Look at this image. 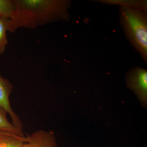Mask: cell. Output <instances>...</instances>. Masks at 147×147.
<instances>
[{"instance_id":"obj_3","label":"cell","mask_w":147,"mask_h":147,"mask_svg":"<svg viewBox=\"0 0 147 147\" xmlns=\"http://www.w3.org/2000/svg\"><path fill=\"white\" fill-rule=\"evenodd\" d=\"M126 82L127 86L135 93L142 102L146 103L147 70L139 67H132L127 73Z\"/></svg>"},{"instance_id":"obj_7","label":"cell","mask_w":147,"mask_h":147,"mask_svg":"<svg viewBox=\"0 0 147 147\" xmlns=\"http://www.w3.org/2000/svg\"><path fill=\"white\" fill-rule=\"evenodd\" d=\"M26 137L11 133L0 135V147H21L26 142Z\"/></svg>"},{"instance_id":"obj_4","label":"cell","mask_w":147,"mask_h":147,"mask_svg":"<svg viewBox=\"0 0 147 147\" xmlns=\"http://www.w3.org/2000/svg\"><path fill=\"white\" fill-rule=\"evenodd\" d=\"M13 89V85L8 79L3 78L0 74V108L5 111L10 116L13 126L22 131V122L13 111L9 102V96Z\"/></svg>"},{"instance_id":"obj_8","label":"cell","mask_w":147,"mask_h":147,"mask_svg":"<svg viewBox=\"0 0 147 147\" xmlns=\"http://www.w3.org/2000/svg\"><path fill=\"white\" fill-rule=\"evenodd\" d=\"M7 115V113L0 108V132L10 133L21 137H25L22 131L16 128L12 123L9 121Z\"/></svg>"},{"instance_id":"obj_1","label":"cell","mask_w":147,"mask_h":147,"mask_svg":"<svg viewBox=\"0 0 147 147\" xmlns=\"http://www.w3.org/2000/svg\"><path fill=\"white\" fill-rule=\"evenodd\" d=\"M15 9L9 18L8 31L19 28L35 29L59 21H67L69 0H14Z\"/></svg>"},{"instance_id":"obj_5","label":"cell","mask_w":147,"mask_h":147,"mask_svg":"<svg viewBox=\"0 0 147 147\" xmlns=\"http://www.w3.org/2000/svg\"><path fill=\"white\" fill-rule=\"evenodd\" d=\"M21 147H57V144L53 132L39 129L26 137Z\"/></svg>"},{"instance_id":"obj_6","label":"cell","mask_w":147,"mask_h":147,"mask_svg":"<svg viewBox=\"0 0 147 147\" xmlns=\"http://www.w3.org/2000/svg\"><path fill=\"white\" fill-rule=\"evenodd\" d=\"M98 2L110 5H118L120 7L138 9L147 11V1L143 0H99Z\"/></svg>"},{"instance_id":"obj_11","label":"cell","mask_w":147,"mask_h":147,"mask_svg":"<svg viewBox=\"0 0 147 147\" xmlns=\"http://www.w3.org/2000/svg\"><path fill=\"white\" fill-rule=\"evenodd\" d=\"M7 132H0V135H2V134H6Z\"/></svg>"},{"instance_id":"obj_10","label":"cell","mask_w":147,"mask_h":147,"mask_svg":"<svg viewBox=\"0 0 147 147\" xmlns=\"http://www.w3.org/2000/svg\"><path fill=\"white\" fill-rule=\"evenodd\" d=\"M15 7L14 0H0V18H10Z\"/></svg>"},{"instance_id":"obj_2","label":"cell","mask_w":147,"mask_h":147,"mask_svg":"<svg viewBox=\"0 0 147 147\" xmlns=\"http://www.w3.org/2000/svg\"><path fill=\"white\" fill-rule=\"evenodd\" d=\"M147 12L129 7H120V24L127 39L147 62Z\"/></svg>"},{"instance_id":"obj_9","label":"cell","mask_w":147,"mask_h":147,"mask_svg":"<svg viewBox=\"0 0 147 147\" xmlns=\"http://www.w3.org/2000/svg\"><path fill=\"white\" fill-rule=\"evenodd\" d=\"M9 18H0V56L5 51L8 44L7 32Z\"/></svg>"}]
</instances>
